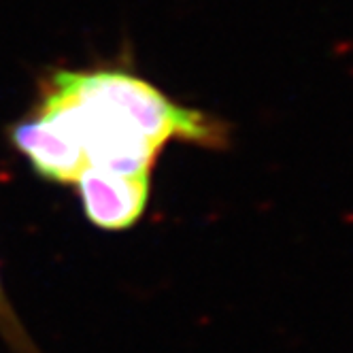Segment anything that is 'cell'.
Wrapping results in <instances>:
<instances>
[{
  "instance_id": "3957f363",
  "label": "cell",
  "mask_w": 353,
  "mask_h": 353,
  "mask_svg": "<svg viewBox=\"0 0 353 353\" xmlns=\"http://www.w3.org/2000/svg\"><path fill=\"white\" fill-rule=\"evenodd\" d=\"M0 336L11 347L13 353H41V349L32 343L28 336L26 327L21 325L17 313L13 311L11 302L3 290V281H0Z\"/></svg>"
},
{
  "instance_id": "6da1fadb",
  "label": "cell",
  "mask_w": 353,
  "mask_h": 353,
  "mask_svg": "<svg viewBox=\"0 0 353 353\" xmlns=\"http://www.w3.org/2000/svg\"><path fill=\"white\" fill-rule=\"evenodd\" d=\"M34 113L60 130L83 170L151 176L172 141L207 149L228 145L221 119L174 103L154 83L121 68L56 70Z\"/></svg>"
},
{
  "instance_id": "7a4b0ae2",
  "label": "cell",
  "mask_w": 353,
  "mask_h": 353,
  "mask_svg": "<svg viewBox=\"0 0 353 353\" xmlns=\"http://www.w3.org/2000/svg\"><path fill=\"white\" fill-rule=\"evenodd\" d=\"M151 176H130L103 168H85L77 179L88 219L103 230H125L143 217Z\"/></svg>"
}]
</instances>
